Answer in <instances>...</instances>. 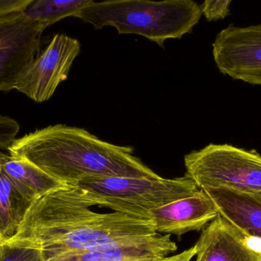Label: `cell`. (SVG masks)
<instances>
[{"instance_id":"cell-1","label":"cell","mask_w":261,"mask_h":261,"mask_svg":"<svg viewBox=\"0 0 261 261\" xmlns=\"http://www.w3.org/2000/svg\"><path fill=\"white\" fill-rule=\"evenodd\" d=\"M85 192L67 187L33 202L9 242L35 247L44 261L111 244L156 235L151 219L97 213ZM9 242V241H8Z\"/></svg>"},{"instance_id":"cell-2","label":"cell","mask_w":261,"mask_h":261,"mask_svg":"<svg viewBox=\"0 0 261 261\" xmlns=\"http://www.w3.org/2000/svg\"><path fill=\"white\" fill-rule=\"evenodd\" d=\"M9 154L22 158L68 187L90 178H158L134 155L87 130L64 124L35 130L14 141Z\"/></svg>"},{"instance_id":"cell-3","label":"cell","mask_w":261,"mask_h":261,"mask_svg":"<svg viewBox=\"0 0 261 261\" xmlns=\"http://www.w3.org/2000/svg\"><path fill=\"white\" fill-rule=\"evenodd\" d=\"M202 15L193 0H92L73 17L96 30L112 26L120 35H141L164 48L166 40L191 33Z\"/></svg>"},{"instance_id":"cell-4","label":"cell","mask_w":261,"mask_h":261,"mask_svg":"<svg viewBox=\"0 0 261 261\" xmlns=\"http://www.w3.org/2000/svg\"><path fill=\"white\" fill-rule=\"evenodd\" d=\"M95 206L150 219L160 207L188 197L199 188L187 175L174 179L158 178H90L79 182Z\"/></svg>"},{"instance_id":"cell-5","label":"cell","mask_w":261,"mask_h":261,"mask_svg":"<svg viewBox=\"0 0 261 261\" xmlns=\"http://www.w3.org/2000/svg\"><path fill=\"white\" fill-rule=\"evenodd\" d=\"M187 175L199 189L261 194V156L229 144H210L184 156Z\"/></svg>"},{"instance_id":"cell-6","label":"cell","mask_w":261,"mask_h":261,"mask_svg":"<svg viewBox=\"0 0 261 261\" xmlns=\"http://www.w3.org/2000/svg\"><path fill=\"white\" fill-rule=\"evenodd\" d=\"M47 28L23 12L0 16V91L15 89L24 70L39 55Z\"/></svg>"},{"instance_id":"cell-7","label":"cell","mask_w":261,"mask_h":261,"mask_svg":"<svg viewBox=\"0 0 261 261\" xmlns=\"http://www.w3.org/2000/svg\"><path fill=\"white\" fill-rule=\"evenodd\" d=\"M81 44L66 34H55L47 47L28 67L15 90L36 103L48 101L59 84L68 78L70 68L81 53Z\"/></svg>"},{"instance_id":"cell-8","label":"cell","mask_w":261,"mask_h":261,"mask_svg":"<svg viewBox=\"0 0 261 261\" xmlns=\"http://www.w3.org/2000/svg\"><path fill=\"white\" fill-rule=\"evenodd\" d=\"M219 72L234 80L261 85V24L222 29L213 44Z\"/></svg>"},{"instance_id":"cell-9","label":"cell","mask_w":261,"mask_h":261,"mask_svg":"<svg viewBox=\"0 0 261 261\" xmlns=\"http://www.w3.org/2000/svg\"><path fill=\"white\" fill-rule=\"evenodd\" d=\"M177 249L170 234H158L71 253L47 261H191L196 257L195 245L179 254L170 255Z\"/></svg>"},{"instance_id":"cell-10","label":"cell","mask_w":261,"mask_h":261,"mask_svg":"<svg viewBox=\"0 0 261 261\" xmlns=\"http://www.w3.org/2000/svg\"><path fill=\"white\" fill-rule=\"evenodd\" d=\"M254 242L219 215L195 245L196 261H261V249Z\"/></svg>"},{"instance_id":"cell-11","label":"cell","mask_w":261,"mask_h":261,"mask_svg":"<svg viewBox=\"0 0 261 261\" xmlns=\"http://www.w3.org/2000/svg\"><path fill=\"white\" fill-rule=\"evenodd\" d=\"M219 216L216 205L204 190L160 207L150 213L158 234L182 236L203 230Z\"/></svg>"},{"instance_id":"cell-12","label":"cell","mask_w":261,"mask_h":261,"mask_svg":"<svg viewBox=\"0 0 261 261\" xmlns=\"http://www.w3.org/2000/svg\"><path fill=\"white\" fill-rule=\"evenodd\" d=\"M219 216L248 237L261 242V202L254 196L226 189L204 190Z\"/></svg>"},{"instance_id":"cell-13","label":"cell","mask_w":261,"mask_h":261,"mask_svg":"<svg viewBox=\"0 0 261 261\" xmlns=\"http://www.w3.org/2000/svg\"><path fill=\"white\" fill-rule=\"evenodd\" d=\"M0 170L17 190L32 203L49 193L68 187L29 161L1 151Z\"/></svg>"},{"instance_id":"cell-14","label":"cell","mask_w":261,"mask_h":261,"mask_svg":"<svg viewBox=\"0 0 261 261\" xmlns=\"http://www.w3.org/2000/svg\"><path fill=\"white\" fill-rule=\"evenodd\" d=\"M32 204L0 170V236L5 242L15 235Z\"/></svg>"},{"instance_id":"cell-15","label":"cell","mask_w":261,"mask_h":261,"mask_svg":"<svg viewBox=\"0 0 261 261\" xmlns=\"http://www.w3.org/2000/svg\"><path fill=\"white\" fill-rule=\"evenodd\" d=\"M92 0H32L22 11L25 16L34 21L51 26L57 21L74 16Z\"/></svg>"},{"instance_id":"cell-16","label":"cell","mask_w":261,"mask_h":261,"mask_svg":"<svg viewBox=\"0 0 261 261\" xmlns=\"http://www.w3.org/2000/svg\"><path fill=\"white\" fill-rule=\"evenodd\" d=\"M0 261H44V259L38 248L9 241L0 246Z\"/></svg>"},{"instance_id":"cell-17","label":"cell","mask_w":261,"mask_h":261,"mask_svg":"<svg viewBox=\"0 0 261 261\" xmlns=\"http://www.w3.org/2000/svg\"><path fill=\"white\" fill-rule=\"evenodd\" d=\"M231 3V0H205L201 6L202 14L208 21L223 19L230 15Z\"/></svg>"},{"instance_id":"cell-18","label":"cell","mask_w":261,"mask_h":261,"mask_svg":"<svg viewBox=\"0 0 261 261\" xmlns=\"http://www.w3.org/2000/svg\"><path fill=\"white\" fill-rule=\"evenodd\" d=\"M19 129V124L15 120L0 115V149L9 150L16 139Z\"/></svg>"},{"instance_id":"cell-19","label":"cell","mask_w":261,"mask_h":261,"mask_svg":"<svg viewBox=\"0 0 261 261\" xmlns=\"http://www.w3.org/2000/svg\"><path fill=\"white\" fill-rule=\"evenodd\" d=\"M32 0H0V16L15 12H22Z\"/></svg>"},{"instance_id":"cell-20","label":"cell","mask_w":261,"mask_h":261,"mask_svg":"<svg viewBox=\"0 0 261 261\" xmlns=\"http://www.w3.org/2000/svg\"><path fill=\"white\" fill-rule=\"evenodd\" d=\"M250 196H254V197L255 198V199H257V200L260 201V202H261V194H259V195H250Z\"/></svg>"},{"instance_id":"cell-21","label":"cell","mask_w":261,"mask_h":261,"mask_svg":"<svg viewBox=\"0 0 261 261\" xmlns=\"http://www.w3.org/2000/svg\"><path fill=\"white\" fill-rule=\"evenodd\" d=\"M5 240L4 239H3V238L1 237V236H0V246H1L2 245H3V244H4L5 243Z\"/></svg>"}]
</instances>
